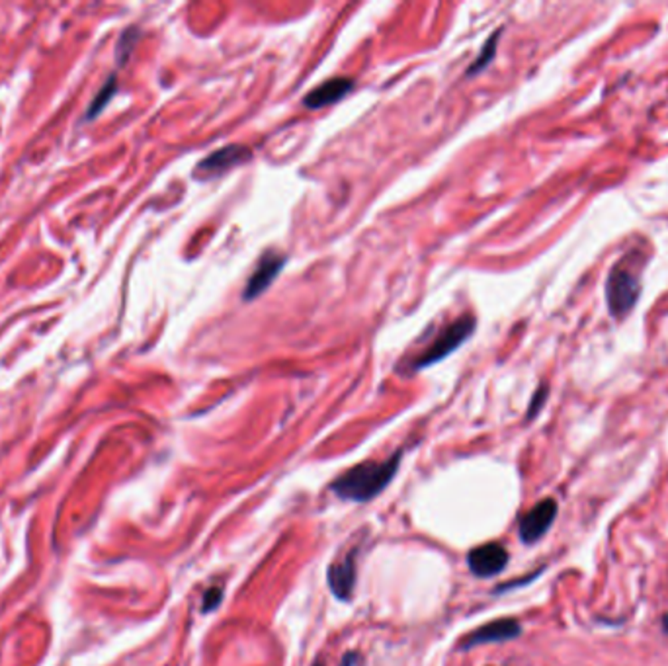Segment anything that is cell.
Returning <instances> with one entry per match:
<instances>
[{
  "mask_svg": "<svg viewBox=\"0 0 668 666\" xmlns=\"http://www.w3.org/2000/svg\"><path fill=\"white\" fill-rule=\"evenodd\" d=\"M403 452L393 454L385 462H362L348 469L333 483V492L343 501L366 502L387 489L397 474Z\"/></svg>",
  "mask_w": 668,
  "mask_h": 666,
  "instance_id": "1",
  "label": "cell"
},
{
  "mask_svg": "<svg viewBox=\"0 0 668 666\" xmlns=\"http://www.w3.org/2000/svg\"><path fill=\"white\" fill-rule=\"evenodd\" d=\"M643 268H645V260L639 250L624 254L612 266L608 280H606V301L616 321H624L635 309L641 295Z\"/></svg>",
  "mask_w": 668,
  "mask_h": 666,
  "instance_id": "2",
  "label": "cell"
},
{
  "mask_svg": "<svg viewBox=\"0 0 668 666\" xmlns=\"http://www.w3.org/2000/svg\"><path fill=\"white\" fill-rule=\"evenodd\" d=\"M477 319L473 314H461L456 321L446 324L444 329L434 336V341L422 350L419 356L410 360V371H420L430 368L434 363L442 361L449 354H454L457 348L464 346L469 338L475 334Z\"/></svg>",
  "mask_w": 668,
  "mask_h": 666,
  "instance_id": "3",
  "label": "cell"
},
{
  "mask_svg": "<svg viewBox=\"0 0 668 666\" xmlns=\"http://www.w3.org/2000/svg\"><path fill=\"white\" fill-rule=\"evenodd\" d=\"M252 161V151L245 145L239 143H231L225 145V147L217 149L213 153H210L205 159H202L196 168H193V178L208 182V180H215L223 174H227L233 168L247 164Z\"/></svg>",
  "mask_w": 668,
  "mask_h": 666,
  "instance_id": "4",
  "label": "cell"
},
{
  "mask_svg": "<svg viewBox=\"0 0 668 666\" xmlns=\"http://www.w3.org/2000/svg\"><path fill=\"white\" fill-rule=\"evenodd\" d=\"M287 257L282 252H278L274 249H268L262 252V257L257 262V268L250 274L249 282L245 286V292H242V299L245 301H254L259 299L266 289H268L276 277L282 274L284 266H286Z\"/></svg>",
  "mask_w": 668,
  "mask_h": 666,
  "instance_id": "5",
  "label": "cell"
},
{
  "mask_svg": "<svg viewBox=\"0 0 668 666\" xmlns=\"http://www.w3.org/2000/svg\"><path fill=\"white\" fill-rule=\"evenodd\" d=\"M557 518V502L545 499L532 508L520 520V539L524 543H536L548 534Z\"/></svg>",
  "mask_w": 668,
  "mask_h": 666,
  "instance_id": "6",
  "label": "cell"
},
{
  "mask_svg": "<svg viewBox=\"0 0 668 666\" xmlns=\"http://www.w3.org/2000/svg\"><path fill=\"white\" fill-rule=\"evenodd\" d=\"M522 633L520 622L513 620V617H504V620H496L487 625H483L475 632H471L464 641L459 643L461 651L475 649L479 645H489V643H503V641L516 639Z\"/></svg>",
  "mask_w": 668,
  "mask_h": 666,
  "instance_id": "7",
  "label": "cell"
},
{
  "mask_svg": "<svg viewBox=\"0 0 668 666\" xmlns=\"http://www.w3.org/2000/svg\"><path fill=\"white\" fill-rule=\"evenodd\" d=\"M467 565L473 575L481 578L499 575L508 565V551L501 543H485L467 555Z\"/></svg>",
  "mask_w": 668,
  "mask_h": 666,
  "instance_id": "8",
  "label": "cell"
},
{
  "mask_svg": "<svg viewBox=\"0 0 668 666\" xmlns=\"http://www.w3.org/2000/svg\"><path fill=\"white\" fill-rule=\"evenodd\" d=\"M356 578H358L356 551H352L344 557V559L333 563L329 567V573H326V580H329L333 595L343 602H348L354 596Z\"/></svg>",
  "mask_w": 668,
  "mask_h": 666,
  "instance_id": "9",
  "label": "cell"
},
{
  "mask_svg": "<svg viewBox=\"0 0 668 666\" xmlns=\"http://www.w3.org/2000/svg\"><path fill=\"white\" fill-rule=\"evenodd\" d=\"M352 89H354V80L348 77L329 79L319 84L317 89H313L306 98H303V106H306L307 110H323V108L343 100Z\"/></svg>",
  "mask_w": 668,
  "mask_h": 666,
  "instance_id": "10",
  "label": "cell"
},
{
  "mask_svg": "<svg viewBox=\"0 0 668 666\" xmlns=\"http://www.w3.org/2000/svg\"><path fill=\"white\" fill-rule=\"evenodd\" d=\"M501 35H503V30H496V32L491 35V38H489L487 42H485V45L481 47V53L475 57V61H473V63H471V65H469V69H467V72H466L467 77L479 75L481 70H485V69H487V67L491 65V61H493V59H494V55H496V45H499Z\"/></svg>",
  "mask_w": 668,
  "mask_h": 666,
  "instance_id": "11",
  "label": "cell"
},
{
  "mask_svg": "<svg viewBox=\"0 0 668 666\" xmlns=\"http://www.w3.org/2000/svg\"><path fill=\"white\" fill-rule=\"evenodd\" d=\"M116 92H118V79H116V75H110V77H108V80L102 84V89L99 90V94L94 96V100L90 102L87 114H84V119L99 117L104 108L108 106V102L114 98Z\"/></svg>",
  "mask_w": 668,
  "mask_h": 666,
  "instance_id": "12",
  "label": "cell"
},
{
  "mask_svg": "<svg viewBox=\"0 0 668 666\" xmlns=\"http://www.w3.org/2000/svg\"><path fill=\"white\" fill-rule=\"evenodd\" d=\"M139 38H141V32L136 26H131V28L121 32L119 40H118V45H116V61H118L119 67L127 63V59H129L131 52H133V47H136V43L139 42Z\"/></svg>",
  "mask_w": 668,
  "mask_h": 666,
  "instance_id": "13",
  "label": "cell"
},
{
  "mask_svg": "<svg viewBox=\"0 0 668 666\" xmlns=\"http://www.w3.org/2000/svg\"><path fill=\"white\" fill-rule=\"evenodd\" d=\"M548 397H550V387H548V385H545V383H541V385L538 387V391H536V393H533V397H532V401H530V407H528V415H526V418H528V420H532V418H536V417L540 415V410L543 408L545 401H548Z\"/></svg>",
  "mask_w": 668,
  "mask_h": 666,
  "instance_id": "14",
  "label": "cell"
},
{
  "mask_svg": "<svg viewBox=\"0 0 668 666\" xmlns=\"http://www.w3.org/2000/svg\"><path fill=\"white\" fill-rule=\"evenodd\" d=\"M223 600V588H210L208 592H205L203 596V605H202V612L208 614V612H213L217 605L221 604Z\"/></svg>",
  "mask_w": 668,
  "mask_h": 666,
  "instance_id": "15",
  "label": "cell"
},
{
  "mask_svg": "<svg viewBox=\"0 0 668 666\" xmlns=\"http://www.w3.org/2000/svg\"><path fill=\"white\" fill-rule=\"evenodd\" d=\"M663 629H664V633H668V614L663 615Z\"/></svg>",
  "mask_w": 668,
  "mask_h": 666,
  "instance_id": "16",
  "label": "cell"
},
{
  "mask_svg": "<svg viewBox=\"0 0 668 666\" xmlns=\"http://www.w3.org/2000/svg\"><path fill=\"white\" fill-rule=\"evenodd\" d=\"M313 666H325V664H323V662H319V661H317V662H315V664H313Z\"/></svg>",
  "mask_w": 668,
  "mask_h": 666,
  "instance_id": "17",
  "label": "cell"
}]
</instances>
